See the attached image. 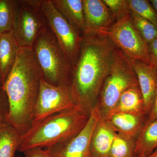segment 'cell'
Instances as JSON below:
<instances>
[{
	"label": "cell",
	"mask_w": 157,
	"mask_h": 157,
	"mask_svg": "<svg viewBox=\"0 0 157 157\" xmlns=\"http://www.w3.org/2000/svg\"><path fill=\"white\" fill-rule=\"evenodd\" d=\"M81 50L71 76V93L76 106L91 111L97 105L103 83L119 48L100 32L82 36Z\"/></svg>",
	"instance_id": "obj_1"
},
{
	"label": "cell",
	"mask_w": 157,
	"mask_h": 157,
	"mask_svg": "<svg viewBox=\"0 0 157 157\" xmlns=\"http://www.w3.org/2000/svg\"><path fill=\"white\" fill-rule=\"evenodd\" d=\"M43 75L32 48L21 47L3 86L8 97V123L22 136L32 128Z\"/></svg>",
	"instance_id": "obj_2"
},
{
	"label": "cell",
	"mask_w": 157,
	"mask_h": 157,
	"mask_svg": "<svg viewBox=\"0 0 157 157\" xmlns=\"http://www.w3.org/2000/svg\"><path fill=\"white\" fill-rule=\"evenodd\" d=\"M91 111L76 106L34 124L21 138L18 151L34 147L46 148L75 137L86 126Z\"/></svg>",
	"instance_id": "obj_3"
},
{
	"label": "cell",
	"mask_w": 157,
	"mask_h": 157,
	"mask_svg": "<svg viewBox=\"0 0 157 157\" xmlns=\"http://www.w3.org/2000/svg\"><path fill=\"white\" fill-rule=\"evenodd\" d=\"M32 49L45 81L70 86L73 66L49 26L40 32Z\"/></svg>",
	"instance_id": "obj_4"
},
{
	"label": "cell",
	"mask_w": 157,
	"mask_h": 157,
	"mask_svg": "<svg viewBox=\"0 0 157 157\" xmlns=\"http://www.w3.org/2000/svg\"><path fill=\"white\" fill-rule=\"evenodd\" d=\"M138 85L132 61L119 49L111 70L103 83L96 106L101 117H107L127 90Z\"/></svg>",
	"instance_id": "obj_5"
},
{
	"label": "cell",
	"mask_w": 157,
	"mask_h": 157,
	"mask_svg": "<svg viewBox=\"0 0 157 157\" xmlns=\"http://www.w3.org/2000/svg\"><path fill=\"white\" fill-rule=\"evenodd\" d=\"M41 1H20L13 32L20 47L32 48L40 32L49 26L41 8Z\"/></svg>",
	"instance_id": "obj_6"
},
{
	"label": "cell",
	"mask_w": 157,
	"mask_h": 157,
	"mask_svg": "<svg viewBox=\"0 0 157 157\" xmlns=\"http://www.w3.org/2000/svg\"><path fill=\"white\" fill-rule=\"evenodd\" d=\"M130 14L116 21L109 28L100 32L107 35L131 60L151 64L148 45L135 29Z\"/></svg>",
	"instance_id": "obj_7"
},
{
	"label": "cell",
	"mask_w": 157,
	"mask_h": 157,
	"mask_svg": "<svg viewBox=\"0 0 157 157\" xmlns=\"http://www.w3.org/2000/svg\"><path fill=\"white\" fill-rule=\"evenodd\" d=\"M41 8L48 25L74 67L78 61L82 43V36L59 12L52 0H42Z\"/></svg>",
	"instance_id": "obj_8"
},
{
	"label": "cell",
	"mask_w": 157,
	"mask_h": 157,
	"mask_svg": "<svg viewBox=\"0 0 157 157\" xmlns=\"http://www.w3.org/2000/svg\"><path fill=\"white\" fill-rule=\"evenodd\" d=\"M76 106L70 86L53 85L42 78L34 109L33 124L51 116L70 111Z\"/></svg>",
	"instance_id": "obj_9"
},
{
	"label": "cell",
	"mask_w": 157,
	"mask_h": 157,
	"mask_svg": "<svg viewBox=\"0 0 157 157\" xmlns=\"http://www.w3.org/2000/svg\"><path fill=\"white\" fill-rule=\"evenodd\" d=\"M101 117L99 109L95 106L81 132L70 140L44 148L49 157H89L92 134Z\"/></svg>",
	"instance_id": "obj_10"
},
{
	"label": "cell",
	"mask_w": 157,
	"mask_h": 157,
	"mask_svg": "<svg viewBox=\"0 0 157 157\" xmlns=\"http://www.w3.org/2000/svg\"><path fill=\"white\" fill-rule=\"evenodd\" d=\"M83 2L85 23L83 34L104 30L116 22L111 11L103 0H83Z\"/></svg>",
	"instance_id": "obj_11"
},
{
	"label": "cell",
	"mask_w": 157,
	"mask_h": 157,
	"mask_svg": "<svg viewBox=\"0 0 157 157\" xmlns=\"http://www.w3.org/2000/svg\"><path fill=\"white\" fill-rule=\"evenodd\" d=\"M131 61L143 96L147 117L151 109L157 92V68L151 64Z\"/></svg>",
	"instance_id": "obj_12"
},
{
	"label": "cell",
	"mask_w": 157,
	"mask_h": 157,
	"mask_svg": "<svg viewBox=\"0 0 157 157\" xmlns=\"http://www.w3.org/2000/svg\"><path fill=\"white\" fill-rule=\"evenodd\" d=\"M116 133L108 120L101 117L92 134L89 157H109Z\"/></svg>",
	"instance_id": "obj_13"
},
{
	"label": "cell",
	"mask_w": 157,
	"mask_h": 157,
	"mask_svg": "<svg viewBox=\"0 0 157 157\" xmlns=\"http://www.w3.org/2000/svg\"><path fill=\"white\" fill-rule=\"evenodd\" d=\"M147 117L128 113H117L106 118L117 133L129 139L136 140Z\"/></svg>",
	"instance_id": "obj_14"
},
{
	"label": "cell",
	"mask_w": 157,
	"mask_h": 157,
	"mask_svg": "<svg viewBox=\"0 0 157 157\" xmlns=\"http://www.w3.org/2000/svg\"><path fill=\"white\" fill-rule=\"evenodd\" d=\"M20 48L13 31L0 35V78L3 86L15 64Z\"/></svg>",
	"instance_id": "obj_15"
},
{
	"label": "cell",
	"mask_w": 157,
	"mask_h": 157,
	"mask_svg": "<svg viewBox=\"0 0 157 157\" xmlns=\"http://www.w3.org/2000/svg\"><path fill=\"white\" fill-rule=\"evenodd\" d=\"M117 113L146 116L144 101L139 85L128 89L122 94L107 117Z\"/></svg>",
	"instance_id": "obj_16"
},
{
	"label": "cell",
	"mask_w": 157,
	"mask_h": 157,
	"mask_svg": "<svg viewBox=\"0 0 157 157\" xmlns=\"http://www.w3.org/2000/svg\"><path fill=\"white\" fill-rule=\"evenodd\" d=\"M52 2L56 10L82 36L85 30L83 0H52Z\"/></svg>",
	"instance_id": "obj_17"
},
{
	"label": "cell",
	"mask_w": 157,
	"mask_h": 157,
	"mask_svg": "<svg viewBox=\"0 0 157 157\" xmlns=\"http://www.w3.org/2000/svg\"><path fill=\"white\" fill-rule=\"evenodd\" d=\"M157 148V120L145 121L136 140L135 157H146Z\"/></svg>",
	"instance_id": "obj_18"
},
{
	"label": "cell",
	"mask_w": 157,
	"mask_h": 157,
	"mask_svg": "<svg viewBox=\"0 0 157 157\" xmlns=\"http://www.w3.org/2000/svg\"><path fill=\"white\" fill-rule=\"evenodd\" d=\"M21 136L8 123L0 127V157H15Z\"/></svg>",
	"instance_id": "obj_19"
},
{
	"label": "cell",
	"mask_w": 157,
	"mask_h": 157,
	"mask_svg": "<svg viewBox=\"0 0 157 157\" xmlns=\"http://www.w3.org/2000/svg\"><path fill=\"white\" fill-rule=\"evenodd\" d=\"M20 1L0 0V35L13 31Z\"/></svg>",
	"instance_id": "obj_20"
},
{
	"label": "cell",
	"mask_w": 157,
	"mask_h": 157,
	"mask_svg": "<svg viewBox=\"0 0 157 157\" xmlns=\"http://www.w3.org/2000/svg\"><path fill=\"white\" fill-rule=\"evenodd\" d=\"M136 140L128 139L116 134L109 157H135Z\"/></svg>",
	"instance_id": "obj_21"
},
{
	"label": "cell",
	"mask_w": 157,
	"mask_h": 157,
	"mask_svg": "<svg viewBox=\"0 0 157 157\" xmlns=\"http://www.w3.org/2000/svg\"><path fill=\"white\" fill-rule=\"evenodd\" d=\"M132 23L139 35L147 45L157 37V29L151 23L131 11Z\"/></svg>",
	"instance_id": "obj_22"
},
{
	"label": "cell",
	"mask_w": 157,
	"mask_h": 157,
	"mask_svg": "<svg viewBox=\"0 0 157 157\" xmlns=\"http://www.w3.org/2000/svg\"><path fill=\"white\" fill-rule=\"evenodd\" d=\"M131 11L147 20L157 29V11L149 1L129 0Z\"/></svg>",
	"instance_id": "obj_23"
},
{
	"label": "cell",
	"mask_w": 157,
	"mask_h": 157,
	"mask_svg": "<svg viewBox=\"0 0 157 157\" xmlns=\"http://www.w3.org/2000/svg\"><path fill=\"white\" fill-rule=\"evenodd\" d=\"M111 11L116 21L131 13L129 0H103Z\"/></svg>",
	"instance_id": "obj_24"
},
{
	"label": "cell",
	"mask_w": 157,
	"mask_h": 157,
	"mask_svg": "<svg viewBox=\"0 0 157 157\" xmlns=\"http://www.w3.org/2000/svg\"><path fill=\"white\" fill-rule=\"evenodd\" d=\"M9 104L8 97L3 88L0 89V127L8 123Z\"/></svg>",
	"instance_id": "obj_25"
},
{
	"label": "cell",
	"mask_w": 157,
	"mask_h": 157,
	"mask_svg": "<svg viewBox=\"0 0 157 157\" xmlns=\"http://www.w3.org/2000/svg\"><path fill=\"white\" fill-rule=\"evenodd\" d=\"M148 52L151 64L157 68V37L148 44Z\"/></svg>",
	"instance_id": "obj_26"
},
{
	"label": "cell",
	"mask_w": 157,
	"mask_h": 157,
	"mask_svg": "<svg viewBox=\"0 0 157 157\" xmlns=\"http://www.w3.org/2000/svg\"><path fill=\"white\" fill-rule=\"evenodd\" d=\"M25 157H49L45 149L34 147L23 152Z\"/></svg>",
	"instance_id": "obj_27"
},
{
	"label": "cell",
	"mask_w": 157,
	"mask_h": 157,
	"mask_svg": "<svg viewBox=\"0 0 157 157\" xmlns=\"http://www.w3.org/2000/svg\"><path fill=\"white\" fill-rule=\"evenodd\" d=\"M146 120L153 121L157 120V91L154 101L151 109L146 117Z\"/></svg>",
	"instance_id": "obj_28"
},
{
	"label": "cell",
	"mask_w": 157,
	"mask_h": 157,
	"mask_svg": "<svg viewBox=\"0 0 157 157\" xmlns=\"http://www.w3.org/2000/svg\"><path fill=\"white\" fill-rule=\"evenodd\" d=\"M149 1L156 11H157V0H150Z\"/></svg>",
	"instance_id": "obj_29"
},
{
	"label": "cell",
	"mask_w": 157,
	"mask_h": 157,
	"mask_svg": "<svg viewBox=\"0 0 157 157\" xmlns=\"http://www.w3.org/2000/svg\"><path fill=\"white\" fill-rule=\"evenodd\" d=\"M146 157H157V148H156L150 155Z\"/></svg>",
	"instance_id": "obj_30"
},
{
	"label": "cell",
	"mask_w": 157,
	"mask_h": 157,
	"mask_svg": "<svg viewBox=\"0 0 157 157\" xmlns=\"http://www.w3.org/2000/svg\"><path fill=\"white\" fill-rule=\"evenodd\" d=\"M3 88V83L2 79L0 78V89L2 88Z\"/></svg>",
	"instance_id": "obj_31"
},
{
	"label": "cell",
	"mask_w": 157,
	"mask_h": 157,
	"mask_svg": "<svg viewBox=\"0 0 157 157\" xmlns=\"http://www.w3.org/2000/svg\"><path fill=\"white\" fill-rule=\"evenodd\" d=\"M21 157L19 156V157Z\"/></svg>",
	"instance_id": "obj_32"
}]
</instances>
